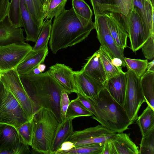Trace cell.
<instances>
[{"label": "cell", "mask_w": 154, "mask_h": 154, "mask_svg": "<svg viewBox=\"0 0 154 154\" xmlns=\"http://www.w3.org/2000/svg\"><path fill=\"white\" fill-rule=\"evenodd\" d=\"M54 18L49 42L54 54L82 42L94 29L92 20L79 16L72 7L65 9Z\"/></svg>", "instance_id": "cell-1"}, {"label": "cell", "mask_w": 154, "mask_h": 154, "mask_svg": "<svg viewBox=\"0 0 154 154\" xmlns=\"http://www.w3.org/2000/svg\"><path fill=\"white\" fill-rule=\"evenodd\" d=\"M26 92L34 103L37 110L44 108L52 112L62 122L60 108L62 87L48 71L35 74L30 71L19 75Z\"/></svg>", "instance_id": "cell-2"}, {"label": "cell", "mask_w": 154, "mask_h": 154, "mask_svg": "<svg viewBox=\"0 0 154 154\" xmlns=\"http://www.w3.org/2000/svg\"><path fill=\"white\" fill-rule=\"evenodd\" d=\"M89 100L96 113L92 118L106 128L116 133L123 132L134 123L129 119L123 106L111 96L105 87L93 100Z\"/></svg>", "instance_id": "cell-3"}, {"label": "cell", "mask_w": 154, "mask_h": 154, "mask_svg": "<svg viewBox=\"0 0 154 154\" xmlns=\"http://www.w3.org/2000/svg\"><path fill=\"white\" fill-rule=\"evenodd\" d=\"M33 134L31 146L39 153L50 154L51 144L60 123L53 113L41 108L33 118Z\"/></svg>", "instance_id": "cell-4"}, {"label": "cell", "mask_w": 154, "mask_h": 154, "mask_svg": "<svg viewBox=\"0 0 154 154\" xmlns=\"http://www.w3.org/2000/svg\"><path fill=\"white\" fill-rule=\"evenodd\" d=\"M1 81L18 102L29 120H32L37 108L25 90L15 69L1 72Z\"/></svg>", "instance_id": "cell-5"}, {"label": "cell", "mask_w": 154, "mask_h": 154, "mask_svg": "<svg viewBox=\"0 0 154 154\" xmlns=\"http://www.w3.org/2000/svg\"><path fill=\"white\" fill-rule=\"evenodd\" d=\"M29 121L20 105L11 92L0 83V123L16 128Z\"/></svg>", "instance_id": "cell-6"}, {"label": "cell", "mask_w": 154, "mask_h": 154, "mask_svg": "<svg viewBox=\"0 0 154 154\" xmlns=\"http://www.w3.org/2000/svg\"><path fill=\"white\" fill-rule=\"evenodd\" d=\"M127 84L123 106L129 119L134 122L143 103L146 102L140 85V78L128 69Z\"/></svg>", "instance_id": "cell-7"}, {"label": "cell", "mask_w": 154, "mask_h": 154, "mask_svg": "<svg viewBox=\"0 0 154 154\" xmlns=\"http://www.w3.org/2000/svg\"><path fill=\"white\" fill-rule=\"evenodd\" d=\"M29 44L14 43L0 47V71L13 69L32 50Z\"/></svg>", "instance_id": "cell-8"}, {"label": "cell", "mask_w": 154, "mask_h": 154, "mask_svg": "<svg viewBox=\"0 0 154 154\" xmlns=\"http://www.w3.org/2000/svg\"><path fill=\"white\" fill-rule=\"evenodd\" d=\"M125 29L130 42V48L135 52L145 43L144 31L140 16L132 6L126 15L121 14Z\"/></svg>", "instance_id": "cell-9"}, {"label": "cell", "mask_w": 154, "mask_h": 154, "mask_svg": "<svg viewBox=\"0 0 154 154\" xmlns=\"http://www.w3.org/2000/svg\"><path fill=\"white\" fill-rule=\"evenodd\" d=\"M116 134L102 125H98L74 131L69 140L72 142L75 147L86 144L104 143L112 139Z\"/></svg>", "instance_id": "cell-10"}, {"label": "cell", "mask_w": 154, "mask_h": 154, "mask_svg": "<svg viewBox=\"0 0 154 154\" xmlns=\"http://www.w3.org/2000/svg\"><path fill=\"white\" fill-rule=\"evenodd\" d=\"M94 23L97 37L101 46L109 53L112 59L117 57L125 62L124 49L116 44L111 35L105 15H98L95 17Z\"/></svg>", "instance_id": "cell-11"}, {"label": "cell", "mask_w": 154, "mask_h": 154, "mask_svg": "<svg viewBox=\"0 0 154 154\" xmlns=\"http://www.w3.org/2000/svg\"><path fill=\"white\" fill-rule=\"evenodd\" d=\"M29 146L23 142L16 128L0 123V152L10 150L14 154H31Z\"/></svg>", "instance_id": "cell-12"}, {"label": "cell", "mask_w": 154, "mask_h": 154, "mask_svg": "<svg viewBox=\"0 0 154 154\" xmlns=\"http://www.w3.org/2000/svg\"><path fill=\"white\" fill-rule=\"evenodd\" d=\"M77 92L93 100L105 85L86 74L81 70L74 71Z\"/></svg>", "instance_id": "cell-13"}, {"label": "cell", "mask_w": 154, "mask_h": 154, "mask_svg": "<svg viewBox=\"0 0 154 154\" xmlns=\"http://www.w3.org/2000/svg\"><path fill=\"white\" fill-rule=\"evenodd\" d=\"M47 71L68 94L76 93L74 71L72 68L63 64L57 63Z\"/></svg>", "instance_id": "cell-14"}, {"label": "cell", "mask_w": 154, "mask_h": 154, "mask_svg": "<svg viewBox=\"0 0 154 154\" xmlns=\"http://www.w3.org/2000/svg\"><path fill=\"white\" fill-rule=\"evenodd\" d=\"M132 6L135 8L140 17L145 42L154 35V6L145 0H132Z\"/></svg>", "instance_id": "cell-15"}, {"label": "cell", "mask_w": 154, "mask_h": 154, "mask_svg": "<svg viewBox=\"0 0 154 154\" xmlns=\"http://www.w3.org/2000/svg\"><path fill=\"white\" fill-rule=\"evenodd\" d=\"M104 14L111 35L116 44L124 49L127 48L128 35L124 26L121 14L107 12Z\"/></svg>", "instance_id": "cell-16"}, {"label": "cell", "mask_w": 154, "mask_h": 154, "mask_svg": "<svg viewBox=\"0 0 154 154\" xmlns=\"http://www.w3.org/2000/svg\"><path fill=\"white\" fill-rule=\"evenodd\" d=\"M22 27H17L10 22L8 16L0 23V47L14 43H24L26 38Z\"/></svg>", "instance_id": "cell-17"}, {"label": "cell", "mask_w": 154, "mask_h": 154, "mask_svg": "<svg viewBox=\"0 0 154 154\" xmlns=\"http://www.w3.org/2000/svg\"><path fill=\"white\" fill-rule=\"evenodd\" d=\"M127 72L120 73L107 80L105 85L111 96L123 106L127 84Z\"/></svg>", "instance_id": "cell-18"}, {"label": "cell", "mask_w": 154, "mask_h": 154, "mask_svg": "<svg viewBox=\"0 0 154 154\" xmlns=\"http://www.w3.org/2000/svg\"><path fill=\"white\" fill-rule=\"evenodd\" d=\"M87 60L81 70L88 76L105 85L107 79L98 51L88 57Z\"/></svg>", "instance_id": "cell-19"}, {"label": "cell", "mask_w": 154, "mask_h": 154, "mask_svg": "<svg viewBox=\"0 0 154 154\" xmlns=\"http://www.w3.org/2000/svg\"><path fill=\"white\" fill-rule=\"evenodd\" d=\"M48 53V47L38 51L31 50L15 68L18 75L26 74L43 63Z\"/></svg>", "instance_id": "cell-20"}, {"label": "cell", "mask_w": 154, "mask_h": 154, "mask_svg": "<svg viewBox=\"0 0 154 154\" xmlns=\"http://www.w3.org/2000/svg\"><path fill=\"white\" fill-rule=\"evenodd\" d=\"M20 7L21 20L26 34L25 41L35 43L41 29L33 20L23 0H20Z\"/></svg>", "instance_id": "cell-21"}, {"label": "cell", "mask_w": 154, "mask_h": 154, "mask_svg": "<svg viewBox=\"0 0 154 154\" xmlns=\"http://www.w3.org/2000/svg\"><path fill=\"white\" fill-rule=\"evenodd\" d=\"M72 120L66 117L64 122L60 124L52 141L50 154H55L63 143L69 140L74 132Z\"/></svg>", "instance_id": "cell-22"}, {"label": "cell", "mask_w": 154, "mask_h": 154, "mask_svg": "<svg viewBox=\"0 0 154 154\" xmlns=\"http://www.w3.org/2000/svg\"><path fill=\"white\" fill-rule=\"evenodd\" d=\"M130 134L118 133L112 139L117 154H139V148L131 140Z\"/></svg>", "instance_id": "cell-23"}, {"label": "cell", "mask_w": 154, "mask_h": 154, "mask_svg": "<svg viewBox=\"0 0 154 154\" xmlns=\"http://www.w3.org/2000/svg\"><path fill=\"white\" fill-rule=\"evenodd\" d=\"M33 20L40 28L45 19L46 0H23Z\"/></svg>", "instance_id": "cell-24"}, {"label": "cell", "mask_w": 154, "mask_h": 154, "mask_svg": "<svg viewBox=\"0 0 154 154\" xmlns=\"http://www.w3.org/2000/svg\"><path fill=\"white\" fill-rule=\"evenodd\" d=\"M140 80L146 102L154 110V72L146 71L140 78Z\"/></svg>", "instance_id": "cell-25"}, {"label": "cell", "mask_w": 154, "mask_h": 154, "mask_svg": "<svg viewBox=\"0 0 154 154\" xmlns=\"http://www.w3.org/2000/svg\"><path fill=\"white\" fill-rule=\"evenodd\" d=\"M136 120L142 137L146 136L154 129V110L148 105Z\"/></svg>", "instance_id": "cell-26"}, {"label": "cell", "mask_w": 154, "mask_h": 154, "mask_svg": "<svg viewBox=\"0 0 154 154\" xmlns=\"http://www.w3.org/2000/svg\"><path fill=\"white\" fill-rule=\"evenodd\" d=\"M90 1L95 17L107 12L121 13L115 0H90Z\"/></svg>", "instance_id": "cell-27"}, {"label": "cell", "mask_w": 154, "mask_h": 154, "mask_svg": "<svg viewBox=\"0 0 154 154\" xmlns=\"http://www.w3.org/2000/svg\"><path fill=\"white\" fill-rule=\"evenodd\" d=\"M52 20L44 21L37 40L32 48L33 51H39L48 47V44L51 34Z\"/></svg>", "instance_id": "cell-28"}, {"label": "cell", "mask_w": 154, "mask_h": 154, "mask_svg": "<svg viewBox=\"0 0 154 154\" xmlns=\"http://www.w3.org/2000/svg\"><path fill=\"white\" fill-rule=\"evenodd\" d=\"M92 116L93 114L86 108L77 98L70 101L66 114V117L72 120L78 117Z\"/></svg>", "instance_id": "cell-29"}, {"label": "cell", "mask_w": 154, "mask_h": 154, "mask_svg": "<svg viewBox=\"0 0 154 154\" xmlns=\"http://www.w3.org/2000/svg\"><path fill=\"white\" fill-rule=\"evenodd\" d=\"M100 60L104 69L107 80L121 73L119 69L112 63V59L109 53L100 45L98 50Z\"/></svg>", "instance_id": "cell-30"}, {"label": "cell", "mask_w": 154, "mask_h": 154, "mask_svg": "<svg viewBox=\"0 0 154 154\" xmlns=\"http://www.w3.org/2000/svg\"><path fill=\"white\" fill-rule=\"evenodd\" d=\"M127 69L131 70L140 78L146 72L148 64L147 60L136 59L124 57Z\"/></svg>", "instance_id": "cell-31"}, {"label": "cell", "mask_w": 154, "mask_h": 154, "mask_svg": "<svg viewBox=\"0 0 154 154\" xmlns=\"http://www.w3.org/2000/svg\"><path fill=\"white\" fill-rule=\"evenodd\" d=\"M8 17L11 23L17 27H23L20 13V0H10Z\"/></svg>", "instance_id": "cell-32"}, {"label": "cell", "mask_w": 154, "mask_h": 154, "mask_svg": "<svg viewBox=\"0 0 154 154\" xmlns=\"http://www.w3.org/2000/svg\"><path fill=\"white\" fill-rule=\"evenodd\" d=\"M104 143L88 144L75 147L64 154H101Z\"/></svg>", "instance_id": "cell-33"}, {"label": "cell", "mask_w": 154, "mask_h": 154, "mask_svg": "<svg viewBox=\"0 0 154 154\" xmlns=\"http://www.w3.org/2000/svg\"><path fill=\"white\" fill-rule=\"evenodd\" d=\"M33 118L21 125L17 128L18 133L23 142L31 146L33 134Z\"/></svg>", "instance_id": "cell-34"}, {"label": "cell", "mask_w": 154, "mask_h": 154, "mask_svg": "<svg viewBox=\"0 0 154 154\" xmlns=\"http://www.w3.org/2000/svg\"><path fill=\"white\" fill-rule=\"evenodd\" d=\"M72 7L80 17L92 20L93 12L89 6L84 0H72Z\"/></svg>", "instance_id": "cell-35"}, {"label": "cell", "mask_w": 154, "mask_h": 154, "mask_svg": "<svg viewBox=\"0 0 154 154\" xmlns=\"http://www.w3.org/2000/svg\"><path fill=\"white\" fill-rule=\"evenodd\" d=\"M67 0H51L47 9L45 20L52 19L65 9Z\"/></svg>", "instance_id": "cell-36"}, {"label": "cell", "mask_w": 154, "mask_h": 154, "mask_svg": "<svg viewBox=\"0 0 154 154\" xmlns=\"http://www.w3.org/2000/svg\"><path fill=\"white\" fill-rule=\"evenodd\" d=\"M140 146L139 154H154V129L142 137Z\"/></svg>", "instance_id": "cell-37"}, {"label": "cell", "mask_w": 154, "mask_h": 154, "mask_svg": "<svg viewBox=\"0 0 154 154\" xmlns=\"http://www.w3.org/2000/svg\"><path fill=\"white\" fill-rule=\"evenodd\" d=\"M154 35L149 37L142 46V52L145 57L150 60L154 57Z\"/></svg>", "instance_id": "cell-38"}, {"label": "cell", "mask_w": 154, "mask_h": 154, "mask_svg": "<svg viewBox=\"0 0 154 154\" xmlns=\"http://www.w3.org/2000/svg\"><path fill=\"white\" fill-rule=\"evenodd\" d=\"M68 93L65 90L62 91L60 101V108L62 122L66 120V111L70 102Z\"/></svg>", "instance_id": "cell-39"}, {"label": "cell", "mask_w": 154, "mask_h": 154, "mask_svg": "<svg viewBox=\"0 0 154 154\" xmlns=\"http://www.w3.org/2000/svg\"><path fill=\"white\" fill-rule=\"evenodd\" d=\"M77 98L82 104L91 112L93 116H95L96 113L94 108L91 101L87 97L77 92Z\"/></svg>", "instance_id": "cell-40"}, {"label": "cell", "mask_w": 154, "mask_h": 154, "mask_svg": "<svg viewBox=\"0 0 154 154\" xmlns=\"http://www.w3.org/2000/svg\"><path fill=\"white\" fill-rule=\"evenodd\" d=\"M10 4L9 0H0V23L8 16Z\"/></svg>", "instance_id": "cell-41"}, {"label": "cell", "mask_w": 154, "mask_h": 154, "mask_svg": "<svg viewBox=\"0 0 154 154\" xmlns=\"http://www.w3.org/2000/svg\"><path fill=\"white\" fill-rule=\"evenodd\" d=\"M116 3L120 8V14L126 15L130 9L132 8V0H115Z\"/></svg>", "instance_id": "cell-42"}, {"label": "cell", "mask_w": 154, "mask_h": 154, "mask_svg": "<svg viewBox=\"0 0 154 154\" xmlns=\"http://www.w3.org/2000/svg\"><path fill=\"white\" fill-rule=\"evenodd\" d=\"M112 139L108 140L104 143L101 154H117Z\"/></svg>", "instance_id": "cell-43"}, {"label": "cell", "mask_w": 154, "mask_h": 154, "mask_svg": "<svg viewBox=\"0 0 154 154\" xmlns=\"http://www.w3.org/2000/svg\"><path fill=\"white\" fill-rule=\"evenodd\" d=\"M75 147L74 143L70 141L63 143L55 154H64L65 153Z\"/></svg>", "instance_id": "cell-44"}, {"label": "cell", "mask_w": 154, "mask_h": 154, "mask_svg": "<svg viewBox=\"0 0 154 154\" xmlns=\"http://www.w3.org/2000/svg\"><path fill=\"white\" fill-rule=\"evenodd\" d=\"M111 62L112 65L117 68L121 72H123L122 69V67L126 66L124 61L119 58L114 57L112 59Z\"/></svg>", "instance_id": "cell-45"}, {"label": "cell", "mask_w": 154, "mask_h": 154, "mask_svg": "<svg viewBox=\"0 0 154 154\" xmlns=\"http://www.w3.org/2000/svg\"><path fill=\"white\" fill-rule=\"evenodd\" d=\"M147 71L154 72V60L148 62L147 66Z\"/></svg>", "instance_id": "cell-46"}, {"label": "cell", "mask_w": 154, "mask_h": 154, "mask_svg": "<svg viewBox=\"0 0 154 154\" xmlns=\"http://www.w3.org/2000/svg\"><path fill=\"white\" fill-rule=\"evenodd\" d=\"M37 67L39 70L41 72H42L45 70L46 68V66L44 64L41 63L39 64Z\"/></svg>", "instance_id": "cell-47"}, {"label": "cell", "mask_w": 154, "mask_h": 154, "mask_svg": "<svg viewBox=\"0 0 154 154\" xmlns=\"http://www.w3.org/2000/svg\"><path fill=\"white\" fill-rule=\"evenodd\" d=\"M31 71L35 74H38L41 73L37 67L32 69Z\"/></svg>", "instance_id": "cell-48"}, {"label": "cell", "mask_w": 154, "mask_h": 154, "mask_svg": "<svg viewBox=\"0 0 154 154\" xmlns=\"http://www.w3.org/2000/svg\"><path fill=\"white\" fill-rule=\"evenodd\" d=\"M51 0H46L45 3V9L47 11V9L48 7V6Z\"/></svg>", "instance_id": "cell-49"}, {"label": "cell", "mask_w": 154, "mask_h": 154, "mask_svg": "<svg viewBox=\"0 0 154 154\" xmlns=\"http://www.w3.org/2000/svg\"><path fill=\"white\" fill-rule=\"evenodd\" d=\"M145 0L146 1H147V2H148L150 4L152 5H153V6H153L152 5V2H151V0Z\"/></svg>", "instance_id": "cell-50"}, {"label": "cell", "mask_w": 154, "mask_h": 154, "mask_svg": "<svg viewBox=\"0 0 154 154\" xmlns=\"http://www.w3.org/2000/svg\"><path fill=\"white\" fill-rule=\"evenodd\" d=\"M152 3V5L154 6V0H152L151 1Z\"/></svg>", "instance_id": "cell-51"}, {"label": "cell", "mask_w": 154, "mask_h": 154, "mask_svg": "<svg viewBox=\"0 0 154 154\" xmlns=\"http://www.w3.org/2000/svg\"><path fill=\"white\" fill-rule=\"evenodd\" d=\"M1 72L0 71V83L1 82Z\"/></svg>", "instance_id": "cell-52"}]
</instances>
